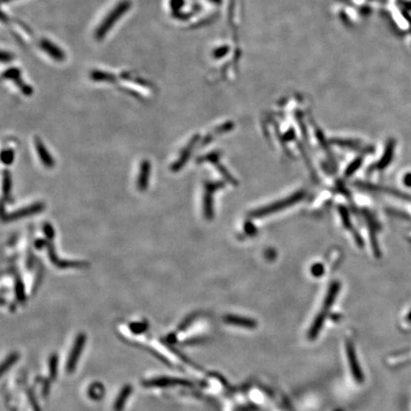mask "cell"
Returning a JSON list of instances; mask_svg holds the SVG:
<instances>
[{
    "label": "cell",
    "instance_id": "1",
    "mask_svg": "<svg viewBox=\"0 0 411 411\" xmlns=\"http://www.w3.org/2000/svg\"><path fill=\"white\" fill-rule=\"evenodd\" d=\"M131 1L130 0H122L116 7L108 13L105 18L101 21V24L98 26L94 33V38L97 41H101L108 35L111 29L116 25V22L124 16V14L130 10Z\"/></svg>",
    "mask_w": 411,
    "mask_h": 411
},
{
    "label": "cell",
    "instance_id": "2",
    "mask_svg": "<svg viewBox=\"0 0 411 411\" xmlns=\"http://www.w3.org/2000/svg\"><path fill=\"white\" fill-rule=\"evenodd\" d=\"M44 247L48 250V256L51 261V264L54 265L58 269H83L89 266V264L85 261H67V260H61L57 256L54 246L52 244V240H44Z\"/></svg>",
    "mask_w": 411,
    "mask_h": 411
},
{
    "label": "cell",
    "instance_id": "3",
    "mask_svg": "<svg viewBox=\"0 0 411 411\" xmlns=\"http://www.w3.org/2000/svg\"><path fill=\"white\" fill-rule=\"evenodd\" d=\"M45 208V205L41 202H37L35 204L28 206L23 208H20L18 210L13 211L11 213H5L3 212L2 214V219L4 222H13L16 221L18 219L25 218L28 216L31 215H35L38 214L39 212L43 211Z\"/></svg>",
    "mask_w": 411,
    "mask_h": 411
},
{
    "label": "cell",
    "instance_id": "4",
    "mask_svg": "<svg viewBox=\"0 0 411 411\" xmlns=\"http://www.w3.org/2000/svg\"><path fill=\"white\" fill-rule=\"evenodd\" d=\"M3 78L13 81L14 85L18 87V89L21 90V92L24 95L30 96L33 94V88L27 85L25 82L21 79V72L18 68H10L6 70L3 73Z\"/></svg>",
    "mask_w": 411,
    "mask_h": 411
},
{
    "label": "cell",
    "instance_id": "5",
    "mask_svg": "<svg viewBox=\"0 0 411 411\" xmlns=\"http://www.w3.org/2000/svg\"><path fill=\"white\" fill-rule=\"evenodd\" d=\"M199 140V135H195L192 138V140L187 144V146L181 151L178 159L170 166V170L172 172H178L180 169H182L183 167L186 165V163L188 162L192 152H193L195 145L197 141Z\"/></svg>",
    "mask_w": 411,
    "mask_h": 411
},
{
    "label": "cell",
    "instance_id": "6",
    "mask_svg": "<svg viewBox=\"0 0 411 411\" xmlns=\"http://www.w3.org/2000/svg\"><path fill=\"white\" fill-rule=\"evenodd\" d=\"M39 47L41 50L46 52L51 58L54 59L55 61L62 62L66 58L64 51H62L57 45L52 43L49 39H42L39 41Z\"/></svg>",
    "mask_w": 411,
    "mask_h": 411
},
{
    "label": "cell",
    "instance_id": "7",
    "mask_svg": "<svg viewBox=\"0 0 411 411\" xmlns=\"http://www.w3.org/2000/svg\"><path fill=\"white\" fill-rule=\"evenodd\" d=\"M35 146H36V150L38 152L41 163L48 168L54 167V164H55L54 160L51 157V154H49V151L47 150L43 142L41 141L39 136H36L35 138Z\"/></svg>",
    "mask_w": 411,
    "mask_h": 411
},
{
    "label": "cell",
    "instance_id": "8",
    "mask_svg": "<svg viewBox=\"0 0 411 411\" xmlns=\"http://www.w3.org/2000/svg\"><path fill=\"white\" fill-rule=\"evenodd\" d=\"M150 172H151V163L148 160L142 161L139 170V176L137 179V188L140 192H145L149 186L150 179Z\"/></svg>",
    "mask_w": 411,
    "mask_h": 411
},
{
    "label": "cell",
    "instance_id": "9",
    "mask_svg": "<svg viewBox=\"0 0 411 411\" xmlns=\"http://www.w3.org/2000/svg\"><path fill=\"white\" fill-rule=\"evenodd\" d=\"M347 353L348 362H349V365H350V368H351V371H352V374H353L354 378L358 382H362L363 379H364L363 378V374H362V371L360 370L359 364H358L357 359H356L354 349H353V347H352V346L349 343H347Z\"/></svg>",
    "mask_w": 411,
    "mask_h": 411
},
{
    "label": "cell",
    "instance_id": "10",
    "mask_svg": "<svg viewBox=\"0 0 411 411\" xmlns=\"http://www.w3.org/2000/svg\"><path fill=\"white\" fill-rule=\"evenodd\" d=\"M84 344H85V335H84V336H83V335H80V336L77 338V342H76V345H75V347L73 348V351H72V353H71L70 359L68 361V364H67L68 370L72 371V370L75 369V367H76V363H77V360L79 358V355H80V353H81V349H82V347H83V345H84Z\"/></svg>",
    "mask_w": 411,
    "mask_h": 411
},
{
    "label": "cell",
    "instance_id": "11",
    "mask_svg": "<svg viewBox=\"0 0 411 411\" xmlns=\"http://www.w3.org/2000/svg\"><path fill=\"white\" fill-rule=\"evenodd\" d=\"M90 78L95 82H107V83H114L116 82V77L111 73L94 70L90 72Z\"/></svg>",
    "mask_w": 411,
    "mask_h": 411
},
{
    "label": "cell",
    "instance_id": "12",
    "mask_svg": "<svg viewBox=\"0 0 411 411\" xmlns=\"http://www.w3.org/2000/svg\"><path fill=\"white\" fill-rule=\"evenodd\" d=\"M11 190H12L11 173L8 170H4L3 171V194H4V199L8 201L11 198Z\"/></svg>",
    "mask_w": 411,
    "mask_h": 411
},
{
    "label": "cell",
    "instance_id": "13",
    "mask_svg": "<svg viewBox=\"0 0 411 411\" xmlns=\"http://www.w3.org/2000/svg\"><path fill=\"white\" fill-rule=\"evenodd\" d=\"M225 321L227 323H230L232 325H237V326H243V327H247L249 329H252L255 327V323L251 320L248 319H245V318H241V317H235V316H227L225 318Z\"/></svg>",
    "mask_w": 411,
    "mask_h": 411
},
{
    "label": "cell",
    "instance_id": "14",
    "mask_svg": "<svg viewBox=\"0 0 411 411\" xmlns=\"http://www.w3.org/2000/svg\"><path fill=\"white\" fill-rule=\"evenodd\" d=\"M130 391H131V387L130 386L124 387V389L121 391V393L119 394L118 398L116 400V405H115V411H120L123 409V407H124V405L126 403V400L128 399V395L130 394Z\"/></svg>",
    "mask_w": 411,
    "mask_h": 411
},
{
    "label": "cell",
    "instance_id": "15",
    "mask_svg": "<svg viewBox=\"0 0 411 411\" xmlns=\"http://www.w3.org/2000/svg\"><path fill=\"white\" fill-rule=\"evenodd\" d=\"M14 158V153L13 150L9 149V150H4L1 154V160L5 165H10L12 164Z\"/></svg>",
    "mask_w": 411,
    "mask_h": 411
},
{
    "label": "cell",
    "instance_id": "16",
    "mask_svg": "<svg viewBox=\"0 0 411 411\" xmlns=\"http://www.w3.org/2000/svg\"><path fill=\"white\" fill-rule=\"evenodd\" d=\"M43 231L49 240H52L54 238V231L50 223H45L43 225Z\"/></svg>",
    "mask_w": 411,
    "mask_h": 411
},
{
    "label": "cell",
    "instance_id": "17",
    "mask_svg": "<svg viewBox=\"0 0 411 411\" xmlns=\"http://www.w3.org/2000/svg\"><path fill=\"white\" fill-rule=\"evenodd\" d=\"M12 59H13V55L10 52H6V51L2 52V55H1L2 62H10Z\"/></svg>",
    "mask_w": 411,
    "mask_h": 411
},
{
    "label": "cell",
    "instance_id": "18",
    "mask_svg": "<svg viewBox=\"0 0 411 411\" xmlns=\"http://www.w3.org/2000/svg\"><path fill=\"white\" fill-rule=\"evenodd\" d=\"M26 411H38V409H37V407L35 406V404L31 403V405H29V407L27 408Z\"/></svg>",
    "mask_w": 411,
    "mask_h": 411
},
{
    "label": "cell",
    "instance_id": "19",
    "mask_svg": "<svg viewBox=\"0 0 411 411\" xmlns=\"http://www.w3.org/2000/svg\"><path fill=\"white\" fill-rule=\"evenodd\" d=\"M408 321L411 322V313L409 314V316H408Z\"/></svg>",
    "mask_w": 411,
    "mask_h": 411
},
{
    "label": "cell",
    "instance_id": "20",
    "mask_svg": "<svg viewBox=\"0 0 411 411\" xmlns=\"http://www.w3.org/2000/svg\"><path fill=\"white\" fill-rule=\"evenodd\" d=\"M3 2H10V1H12V0H2Z\"/></svg>",
    "mask_w": 411,
    "mask_h": 411
}]
</instances>
